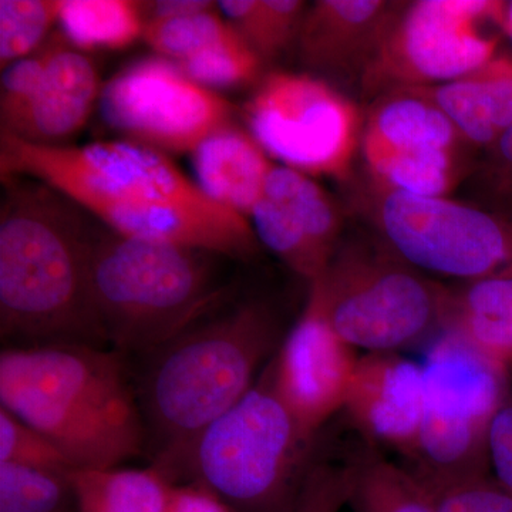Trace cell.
I'll return each instance as SVG.
<instances>
[{
    "mask_svg": "<svg viewBox=\"0 0 512 512\" xmlns=\"http://www.w3.org/2000/svg\"><path fill=\"white\" fill-rule=\"evenodd\" d=\"M2 178L46 184L104 227L214 255L254 254L248 218L212 201L164 153L134 141L40 146L0 133Z\"/></svg>",
    "mask_w": 512,
    "mask_h": 512,
    "instance_id": "1",
    "label": "cell"
},
{
    "mask_svg": "<svg viewBox=\"0 0 512 512\" xmlns=\"http://www.w3.org/2000/svg\"><path fill=\"white\" fill-rule=\"evenodd\" d=\"M2 180L0 332L8 348H109L90 281V215L32 178Z\"/></svg>",
    "mask_w": 512,
    "mask_h": 512,
    "instance_id": "2",
    "label": "cell"
},
{
    "mask_svg": "<svg viewBox=\"0 0 512 512\" xmlns=\"http://www.w3.org/2000/svg\"><path fill=\"white\" fill-rule=\"evenodd\" d=\"M2 407L40 431L74 470H106L143 451L148 439L123 353L90 345L6 348Z\"/></svg>",
    "mask_w": 512,
    "mask_h": 512,
    "instance_id": "3",
    "label": "cell"
},
{
    "mask_svg": "<svg viewBox=\"0 0 512 512\" xmlns=\"http://www.w3.org/2000/svg\"><path fill=\"white\" fill-rule=\"evenodd\" d=\"M278 316L248 302L197 323L147 353L137 397L157 466L170 468L195 437L251 390L281 346Z\"/></svg>",
    "mask_w": 512,
    "mask_h": 512,
    "instance_id": "4",
    "label": "cell"
},
{
    "mask_svg": "<svg viewBox=\"0 0 512 512\" xmlns=\"http://www.w3.org/2000/svg\"><path fill=\"white\" fill-rule=\"evenodd\" d=\"M212 255L94 224L90 281L111 349L124 356L147 355L214 311L222 291L215 284Z\"/></svg>",
    "mask_w": 512,
    "mask_h": 512,
    "instance_id": "5",
    "label": "cell"
},
{
    "mask_svg": "<svg viewBox=\"0 0 512 512\" xmlns=\"http://www.w3.org/2000/svg\"><path fill=\"white\" fill-rule=\"evenodd\" d=\"M315 436L279 396L266 363L251 390L167 468L204 485L234 512H285L311 466Z\"/></svg>",
    "mask_w": 512,
    "mask_h": 512,
    "instance_id": "6",
    "label": "cell"
},
{
    "mask_svg": "<svg viewBox=\"0 0 512 512\" xmlns=\"http://www.w3.org/2000/svg\"><path fill=\"white\" fill-rule=\"evenodd\" d=\"M446 293L377 238L339 245L309 298L353 349L400 353L443 329Z\"/></svg>",
    "mask_w": 512,
    "mask_h": 512,
    "instance_id": "7",
    "label": "cell"
},
{
    "mask_svg": "<svg viewBox=\"0 0 512 512\" xmlns=\"http://www.w3.org/2000/svg\"><path fill=\"white\" fill-rule=\"evenodd\" d=\"M424 409L413 473L458 477L491 473L488 437L511 390V370L494 365L441 329L426 360Z\"/></svg>",
    "mask_w": 512,
    "mask_h": 512,
    "instance_id": "8",
    "label": "cell"
},
{
    "mask_svg": "<svg viewBox=\"0 0 512 512\" xmlns=\"http://www.w3.org/2000/svg\"><path fill=\"white\" fill-rule=\"evenodd\" d=\"M379 238L421 274L454 284L512 276V217L503 211L370 185Z\"/></svg>",
    "mask_w": 512,
    "mask_h": 512,
    "instance_id": "9",
    "label": "cell"
},
{
    "mask_svg": "<svg viewBox=\"0 0 512 512\" xmlns=\"http://www.w3.org/2000/svg\"><path fill=\"white\" fill-rule=\"evenodd\" d=\"M505 2L416 0L403 2L367 67L360 90L376 100L396 90L421 89L461 79L497 56Z\"/></svg>",
    "mask_w": 512,
    "mask_h": 512,
    "instance_id": "10",
    "label": "cell"
},
{
    "mask_svg": "<svg viewBox=\"0 0 512 512\" xmlns=\"http://www.w3.org/2000/svg\"><path fill=\"white\" fill-rule=\"evenodd\" d=\"M249 134L268 156L306 175L346 180L362 141L359 109L309 73L266 76L245 107Z\"/></svg>",
    "mask_w": 512,
    "mask_h": 512,
    "instance_id": "11",
    "label": "cell"
},
{
    "mask_svg": "<svg viewBox=\"0 0 512 512\" xmlns=\"http://www.w3.org/2000/svg\"><path fill=\"white\" fill-rule=\"evenodd\" d=\"M99 104L111 128L164 154H192L215 131L232 124V106L224 97L164 57L121 70L104 84Z\"/></svg>",
    "mask_w": 512,
    "mask_h": 512,
    "instance_id": "12",
    "label": "cell"
},
{
    "mask_svg": "<svg viewBox=\"0 0 512 512\" xmlns=\"http://www.w3.org/2000/svg\"><path fill=\"white\" fill-rule=\"evenodd\" d=\"M356 352L308 298L269 365L279 396L311 436L342 412L359 362Z\"/></svg>",
    "mask_w": 512,
    "mask_h": 512,
    "instance_id": "13",
    "label": "cell"
},
{
    "mask_svg": "<svg viewBox=\"0 0 512 512\" xmlns=\"http://www.w3.org/2000/svg\"><path fill=\"white\" fill-rule=\"evenodd\" d=\"M256 238L311 284L338 251L342 212L308 175L274 165L251 218Z\"/></svg>",
    "mask_w": 512,
    "mask_h": 512,
    "instance_id": "14",
    "label": "cell"
},
{
    "mask_svg": "<svg viewBox=\"0 0 512 512\" xmlns=\"http://www.w3.org/2000/svg\"><path fill=\"white\" fill-rule=\"evenodd\" d=\"M423 409L421 363L402 353H365L359 357L342 412L370 444L412 457Z\"/></svg>",
    "mask_w": 512,
    "mask_h": 512,
    "instance_id": "15",
    "label": "cell"
},
{
    "mask_svg": "<svg viewBox=\"0 0 512 512\" xmlns=\"http://www.w3.org/2000/svg\"><path fill=\"white\" fill-rule=\"evenodd\" d=\"M403 2L319 0L306 10L296 45L306 69L360 83Z\"/></svg>",
    "mask_w": 512,
    "mask_h": 512,
    "instance_id": "16",
    "label": "cell"
},
{
    "mask_svg": "<svg viewBox=\"0 0 512 512\" xmlns=\"http://www.w3.org/2000/svg\"><path fill=\"white\" fill-rule=\"evenodd\" d=\"M101 90L92 59L63 36L50 37L49 60L39 92L8 134L40 146H64L90 119Z\"/></svg>",
    "mask_w": 512,
    "mask_h": 512,
    "instance_id": "17",
    "label": "cell"
},
{
    "mask_svg": "<svg viewBox=\"0 0 512 512\" xmlns=\"http://www.w3.org/2000/svg\"><path fill=\"white\" fill-rule=\"evenodd\" d=\"M427 150L473 148L421 89L396 90L373 100L360 141L366 165L397 154Z\"/></svg>",
    "mask_w": 512,
    "mask_h": 512,
    "instance_id": "18",
    "label": "cell"
},
{
    "mask_svg": "<svg viewBox=\"0 0 512 512\" xmlns=\"http://www.w3.org/2000/svg\"><path fill=\"white\" fill-rule=\"evenodd\" d=\"M473 150L494 146L512 127V60L495 56L476 72L421 87Z\"/></svg>",
    "mask_w": 512,
    "mask_h": 512,
    "instance_id": "19",
    "label": "cell"
},
{
    "mask_svg": "<svg viewBox=\"0 0 512 512\" xmlns=\"http://www.w3.org/2000/svg\"><path fill=\"white\" fill-rule=\"evenodd\" d=\"M191 157L198 187L212 201L249 220L274 167L249 131L229 124L201 143Z\"/></svg>",
    "mask_w": 512,
    "mask_h": 512,
    "instance_id": "20",
    "label": "cell"
},
{
    "mask_svg": "<svg viewBox=\"0 0 512 512\" xmlns=\"http://www.w3.org/2000/svg\"><path fill=\"white\" fill-rule=\"evenodd\" d=\"M443 329L494 365L512 367V276L447 286Z\"/></svg>",
    "mask_w": 512,
    "mask_h": 512,
    "instance_id": "21",
    "label": "cell"
},
{
    "mask_svg": "<svg viewBox=\"0 0 512 512\" xmlns=\"http://www.w3.org/2000/svg\"><path fill=\"white\" fill-rule=\"evenodd\" d=\"M72 483L77 512H168L177 484L157 464L74 470Z\"/></svg>",
    "mask_w": 512,
    "mask_h": 512,
    "instance_id": "22",
    "label": "cell"
},
{
    "mask_svg": "<svg viewBox=\"0 0 512 512\" xmlns=\"http://www.w3.org/2000/svg\"><path fill=\"white\" fill-rule=\"evenodd\" d=\"M468 151L427 150L397 154L366 165L370 185L417 197H447L470 173Z\"/></svg>",
    "mask_w": 512,
    "mask_h": 512,
    "instance_id": "23",
    "label": "cell"
},
{
    "mask_svg": "<svg viewBox=\"0 0 512 512\" xmlns=\"http://www.w3.org/2000/svg\"><path fill=\"white\" fill-rule=\"evenodd\" d=\"M59 26L76 49L120 50L143 37L140 2L131 0H62Z\"/></svg>",
    "mask_w": 512,
    "mask_h": 512,
    "instance_id": "24",
    "label": "cell"
},
{
    "mask_svg": "<svg viewBox=\"0 0 512 512\" xmlns=\"http://www.w3.org/2000/svg\"><path fill=\"white\" fill-rule=\"evenodd\" d=\"M348 507L353 512H434L409 468L372 453L355 458Z\"/></svg>",
    "mask_w": 512,
    "mask_h": 512,
    "instance_id": "25",
    "label": "cell"
},
{
    "mask_svg": "<svg viewBox=\"0 0 512 512\" xmlns=\"http://www.w3.org/2000/svg\"><path fill=\"white\" fill-rule=\"evenodd\" d=\"M72 473L0 463V512H77Z\"/></svg>",
    "mask_w": 512,
    "mask_h": 512,
    "instance_id": "26",
    "label": "cell"
},
{
    "mask_svg": "<svg viewBox=\"0 0 512 512\" xmlns=\"http://www.w3.org/2000/svg\"><path fill=\"white\" fill-rule=\"evenodd\" d=\"M237 35V30L215 9L185 18L146 23L143 30L147 45L173 63L183 62Z\"/></svg>",
    "mask_w": 512,
    "mask_h": 512,
    "instance_id": "27",
    "label": "cell"
},
{
    "mask_svg": "<svg viewBox=\"0 0 512 512\" xmlns=\"http://www.w3.org/2000/svg\"><path fill=\"white\" fill-rule=\"evenodd\" d=\"M62 0H0V66L36 53L59 22Z\"/></svg>",
    "mask_w": 512,
    "mask_h": 512,
    "instance_id": "28",
    "label": "cell"
},
{
    "mask_svg": "<svg viewBox=\"0 0 512 512\" xmlns=\"http://www.w3.org/2000/svg\"><path fill=\"white\" fill-rule=\"evenodd\" d=\"M413 476L423 487L434 512H512V494L491 473Z\"/></svg>",
    "mask_w": 512,
    "mask_h": 512,
    "instance_id": "29",
    "label": "cell"
},
{
    "mask_svg": "<svg viewBox=\"0 0 512 512\" xmlns=\"http://www.w3.org/2000/svg\"><path fill=\"white\" fill-rule=\"evenodd\" d=\"M262 63L264 60L244 37L237 35L175 64L194 82L215 90L254 82L261 73Z\"/></svg>",
    "mask_w": 512,
    "mask_h": 512,
    "instance_id": "30",
    "label": "cell"
},
{
    "mask_svg": "<svg viewBox=\"0 0 512 512\" xmlns=\"http://www.w3.org/2000/svg\"><path fill=\"white\" fill-rule=\"evenodd\" d=\"M0 463L72 473L66 456L40 431L0 406Z\"/></svg>",
    "mask_w": 512,
    "mask_h": 512,
    "instance_id": "31",
    "label": "cell"
},
{
    "mask_svg": "<svg viewBox=\"0 0 512 512\" xmlns=\"http://www.w3.org/2000/svg\"><path fill=\"white\" fill-rule=\"evenodd\" d=\"M355 460L332 464L313 460L301 487L285 512H340L349 503L350 476Z\"/></svg>",
    "mask_w": 512,
    "mask_h": 512,
    "instance_id": "32",
    "label": "cell"
},
{
    "mask_svg": "<svg viewBox=\"0 0 512 512\" xmlns=\"http://www.w3.org/2000/svg\"><path fill=\"white\" fill-rule=\"evenodd\" d=\"M47 60H49V40L33 55L3 69L2 83H0L2 133L12 131L29 109L45 76Z\"/></svg>",
    "mask_w": 512,
    "mask_h": 512,
    "instance_id": "33",
    "label": "cell"
},
{
    "mask_svg": "<svg viewBox=\"0 0 512 512\" xmlns=\"http://www.w3.org/2000/svg\"><path fill=\"white\" fill-rule=\"evenodd\" d=\"M299 0H262V39L258 55L264 62L275 59L296 42L306 13Z\"/></svg>",
    "mask_w": 512,
    "mask_h": 512,
    "instance_id": "34",
    "label": "cell"
},
{
    "mask_svg": "<svg viewBox=\"0 0 512 512\" xmlns=\"http://www.w3.org/2000/svg\"><path fill=\"white\" fill-rule=\"evenodd\" d=\"M478 181L498 211L507 214L512 207V127L493 147L485 151L477 170Z\"/></svg>",
    "mask_w": 512,
    "mask_h": 512,
    "instance_id": "35",
    "label": "cell"
},
{
    "mask_svg": "<svg viewBox=\"0 0 512 512\" xmlns=\"http://www.w3.org/2000/svg\"><path fill=\"white\" fill-rule=\"evenodd\" d=\"M488 464L495 480L512 494V392L491 426Z\"/></svg>",
    "mask_w": 512,
    "mask_h": 512,
    "instance_id": "36",
    "label": "cell"
},
{
    "mask_svg": "<svg viewBox=\"0 0 512 512\" xmlns=\"http://www.w3.org/2000/svg\"><path fill=\"white\" fill-rule=\"evenodd\" d=\"M168 512H234L220 497L197 483L175 484Z\"/></svg>",
    "mask_w": 512,
    "mask_h": 512,
    "instance_id": "37",
    "label": "cell"
},
{
    "mask_svg": "<svg viewBox=\"0 0 512 512\" xmlns=\"http://www.w3.org/2000/svg\"><path fill=\"white\" fill-rule=\"evenodd\" d=\"M217 3L210 0H151L140 2L144 25L161 20L185 18L215 9Z\"/></svg>",
    "mask_w": 512,
    "mask_h": 512,
    "instance_id": "38",
    "label": "cell"
},
{
    "mask_svg": "<svg viewBox=\"0 0 512 512\" xmlns=\"http://www.w3.org/2000/svg\"><path fill=\"white\" fill-rule=\"evenodd\" d=\"M504 32L512 40V2L507 3V8H505Z\"/></svg>",
    "mask_w": 512,
    "mask_h": 512,
    "instance_id": "39",
    "label": "cell"
},
{
    "mask_svg": "<svg viewBox=\"0 0 512 512\" xmlns=\"http://www.w3.org/2000/svg\"><path fill=\"white\" fill-rule=\"evenodd\" d=\"M507 215H511L512 217V207L510 208V211L507 212Z\"/></svg>",
    "mask_w": 512,
    "mask_h": 512,
    "instance_id": "40",
    "label": "cell"
}]
</instances>
